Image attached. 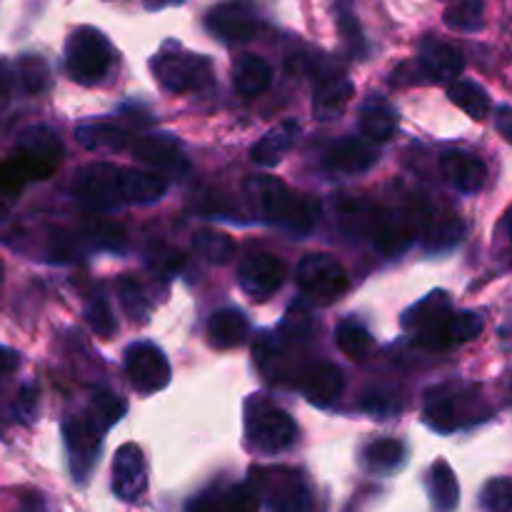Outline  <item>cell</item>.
<instances>
[{
  "label": "cell",
  "instance_id": "obj_14",
  "mask_svg": "<svg viewBox=\"0 0 512 512\" xmlns=\"http://www.w3.org/2000/svg\"><path fill=\"white\" fill-rule=\"evenodd\" d=\"M148 488V463L135 443H125L113 458V493L125 503H135Z\"/></svg>",
  "mask_w": 512,
  "mask_h": 512
},
{
  "label": "cell",
  "instance_id": "obj_31",
  "mask_svg": "<svg viewBox=\"0 0 512 512\" xmlns=\"http://www.w3.org/2000/svg\"><path fill=\"white\" fill-rule=\"evenodd\" d=\"M363 463L370 473L388 475L405 463V445L395 438H380L365 445Z\"/></svg>",
  "mask_w": 512,
  "mask_h": 512
},
{
  "label": "cell",
  "instance_id": "obj_32",
  "mask_svg": "<svg viewBox=\"0 0 512 512\" xmlns=\"http://www.w3.org/2000/svg\"><path fill=\"white\" fill-rule=\"evenodd\" d=\"M448 98L458 105L463 113H468L473 120L488 118L490 113V95L485 88H480L473 80H455L448 85Z\"/></svg>",
  "mask_w": 512,
  "mask_h": 512
},
{
  "label": "cell",
  "instance_id": "obj_44",
  "mask_svg": "<svg viewBox=\"0 0 512 512\" xmlns=\"http://www.w3.org/2000/svg\"><path fill=\"white\" fill-rule=\"evenodd\" d=\"M483 328H485L483 315L470 313V310H465V313H455L453 318H450V328H448L450 345L475 340L480 333H483Z\"/></svg>",
  "mask_w": 512,
  "mask_h": 512
},
{
  "label": "cell",
  "instance_id": "obj_24",
  "mask_svg": "<svg viewBox=\"0 0 512 512\" xmlns=\"http://www.w3.org/2000/svg\"><path fill=\"white\" fill-rule=\"evenodd\" d=\"M273 83V68L265 58L253 53H245L233 65V85L243 98H255L265 93Z\"/></svg>",
  "mask_w": 512,
  "mask_h": 512
},
{
  "label": "cell",
  "instance_id": "obj_34",
  "mask_svg": "<svg viewBox=\"0 0 512 512\" xmlns=\"http://www.w3.org/2000/svg\"><path fill=\"white\" fill-rule=\"evenodd\" d=\"M443 20L448 28L460 33H475L485 23V3L483 0H453L445 8Z\"/></svg>",
  "mask_w": 512,
  "mask_h": 512
},
{
  "label": "cell",
  "instance_id": "obj_52",
  "mask_svg": "<svg viewBox=\"0 0 512 512\" xmlns=\"http://www.w3.org/2000/svg\"><path fill=\"white\" fill-rule=\"evenodd\" d=\"M505 230H508V238L512 243V208L508 210V213H505Z\"/></svg>",
  "mask_w": 512,
  "mask_h": 512
},
{
  "label": "cell",
  "instance_id": "obj_29",
  "mask_svg": "<svg viewBox=\"0 0 512 512\" xmlns=\"http://www.w3.org/2000/svg\"><path fill=\"white\" fill-rule=\"evenodd\" d=\"M350 98H353V83L343 75H335V78L323 80L315 90L313 110L320 120H333L348 108Z\"/></svg>",
  "mask_w": 512,
  "mask_h": 512
},
{
  "label": "cell",
  "instance_id": "obj_11",
  "mask_svg": "<svg viewBox=\"0 0 512 512\" xmlns=\"http://www.w3.org/2000/svg\"><path fill=\"white\" fill-rule=\"evenodd\" d=\"M125 373L138 393H158L170 383V363L153 343H133L125 350Z\"/></svg>",
  "mask_w": 512,
  "mask_h": 512
},
{
  "label": "cell",
  "instance_id": "obj_30",
  "mask_svg": "<svg viewBox=\"0 0 512 512\" xmlns=\"http://www.w3.org/2000/svg\"><path fill=\"white\" fill-rule=\"evenodd\" d=\"M428 495L435 512H455V508H458L460 485H458V478H455L453 468H450L445 460H438V463L430 468Z\"/></svg>",
  "mask_w": 512,
  "mask_h": 512
},
{
  "label": "cell",
  "instance_id": "obj_33",
  "mask_svg": "<svg viewBox=\"0 0 512 512\" xmlns=\"http://www.w3.org/2000/svg\"><path fill=\"white\" fill-rule=\"evenodd\" d=\"M335 343L340 353L350 360H365L373 350V335L358 320H343L335 330Z\"/></svg>",
  "mask_w": 512,
  "mask_h": 512
},
{
  "label": "cell",
  "instance_id": "obj_47",
  "mask_svg": "<svg viewBox=\"0 0 512 512\" xmlns=\"http://www.w3.org/2000/svg\"><path fill=\"white\" fill-rule=\"evenodd\" d=\"M183 263H185L183 255L175 253V250L170 248H163V245L150 253V265H153L160 275H175L180 268H183Z\"/></svg>",
  "mask_w": 512,
  "mask_h": 512
},
{
  "label": "cell",
  "instance_id": "obj_35",
  "mask_svg": "<svg viewBox=\"0 0 512 512\" xmlns=\"http://www.w3.org/2000/svg\"><path fill=\"white\" fill-rule=\"evenodd\" d=\"M193 248L198 250L200 258L213 265L228 263L235 255L233 238L225 233H218V230H200V233H195Z\"/></svg>",
  "mask_w": 512,
  "mask_h": 512
},
{
  "label": "cell",
  "instance_id": "obj_22",
  "mask_svg": "<svg viewBox=\"0 0 512 512\" xmlns=\"http://www.w3.org/2000/svg\"><path fill=\"white\" fill-rule=\"evenodd\" d=\"M250 335V323L240 310L235 308H223L218 313L210 315L208 320V340L213 348L228 350L238 348L248 340Z\"/></svg>",
  "mask_w": 512,
  "mask_h": 512
},
{
  "label": "cell",
  "instance_id": "obj_17",
  "mask_svg": "<svg viewBox=\"0 0 512 512\" xmlns=\"http://www.w3.org/2000/svg\"><path fill=\"white\" fill-rule=\"evenodd\" d=\"M260 498L250 483L228 485V488H210L200 493L188 512H258Z\"/></svg>",
  "mask_w": 512,
  "mask_h": 512
},
{
  "label": "cell",
  "instance_id": "obj_49",
  "mask_svg": "<svg viewBox=\"0 0 512 512\" xmlns=\"http://www.w3.org/2000/svg\"><path fill=\"white\" fill-rule=\"evenodd\" d=\"M15 78H18V75H15L13 65L5 63V60H0V98H5V95L13 90Z\"/></svg>",
  "mask_w": 512,
  "mask_h": 512
},
{
  "label": "cell",
  "instance_id": "obj_5",
  "mask_svg": "<svg viewBox=\"0 0 512 512\" xmlns=\"http://www.w3.org/2000/svg\"><path fill=\"white\" fill-rule=\"evenodd\" d=\"M250 485L270 512H310L313 498L303 475L293 468H253Z\"/></svg>",
  "mask_w": 512,
  "mask_h": 512
},
{
  "label": "cell",
  "instance_id": "obj_13",
  "mask_svg": "<svg viewBox=\"0 0 512 512\" xmlns=\"http://www.w3.org/2000/svg\"><path fill=\"white\" fill-rule=\"evenodd\" d=\"M240 288L255 300H265L278 293L285 280V263L273 253H255L240 263Z\"/></svg>",
  "mask_w": 512,
  "mask_h": 512
},
{
  "label": "cell",
  "instance_id": "obj_3",
  "mask_svg": "<svg viewBox=\"0 0 512 512\" xmlns=\"http://www.w3.org/2000/svg\"><path fill=\"white\" fill-rule=\"evenodd\" d=\"M113 45L98 28H75L65 43V68L80 85H95L113 68Z\"/></svg>",
  "mask_w": 512,
  "mask_h": 512
},
{
  "label": "cell",
  "instance_id": "obj_48",
  "mask_svg": "<svg viewBox=\"0 0 512 512\" xmlns=\"http://www.w3.org/2000/svg\"><path fill=\"white\" fill-rule=\"evenodd\" d=\"M35 410H38V390L33 385H25V388H20L18 400H15V415L23 423H30L35 418Z\"/></svg>",
  "mask_w": 512,
  "mask_h": 512
},
{
  "label": "cell",
  "instance_id": "obj_15",
  "mask_svg": "<svg viewBox=\"0 0 512 512\" xmlns=\"http://www.w3.org/2000/svg\"><path fill=\"white\" fill-rule=\"evenodd\" d=\"M440 170L460 193H480L488 183V165L483 158L468 150H445L440 158Z\"/></svg>",
  "mask_w": 512,
  "mask_h": 512
},
{
  "label": "cell",
  "instance_id": "obj_6",
  "mask_svg": "<svg viewBox=\"0 0 512 512\" xmlns=\"http://www.w3.org/2000/svg\"><path fill=\"white\" fill-rule=\"evenodd\" d=\"M298 288L310 303L330 305L348 293L350 278L330 255H308L298 265Z\"/></svg>",
  "mask_w": 512,
  "mask_h": 512
},
{
  "label": "cell",
  "instance_id": "obj_27",
  "mask_svg": "<svg viewBox=\"0 0 512 512\" xmlns=\"http://www.w3.org/2000/svg\"><path fill=\"white\" fill-rule=\"evenodd\" d=\"M120 190H123V203H155L168 190V178H163L160 173L123 168Z\"/></svg>",
  "mask_w": 512,
  "mask_h": 512
},
{
  "label": "cell",
  "instance_id": "obj_21",
  "mask_svg": "<svg viewBox=\"0 0 512 512\" xmlns=\"http://www.w3.org/2000/svg\"><path fill=\"white\" fill-rule=\"evenodd\" d=\"M375 163H378V153L358 138L340 140V143L330 145V150L325 153V165L330 170H340V173H365Z\"/></svg>",
  "mask_w": 512,
  "mask_h": 512
},
{
  "label": "cell",
  "instance_id": "obj_39",
  "mask_svg": "<svg viewBox=\"0 0 512 512\" xmlns=\"http://www.w3.org/2000/svg\"><path fill=\"white\" fill-rule=\"evenodd\" d=\"M375 213L370 210V205L365 200L345 198L340 200V223L350 233H370L373 230Z\"/></svg>",
  "mask_w": 512,
  "mask_h": 512
},
{
  "label": "cell",
  "instance_id": "obj_28",
  "mask_svg": "<svg viewBox=\"0 0 512 512\" xmlns=\"http://www.w3.org/2000/svg\"><path fill=\"white\" fill-rule=\"evenodd\" d=\"M75 138L93 153H115V150L128 148V143L133 140L123 128L113 123H80L75 128Z\"/></svg>",
  "mask_w": 512,
  "mask_h": 512
},
{
  "label": "cell",
  "instance_id": "obj_25",
  "mask_svg": "<svg viewBox=\"0 0 512 512\" xmlns=\"http://www.w3.org/2000/svg\"><path fill=\"white\" fill-rule=\"evenodd\" d=\"M423 418L435 433H453V430H458L463 425L458 393H450L448 388L430 390L428 398H425Z\"/></svg>",
  "mask_w": 512,
  "mask_h": 512
},
{
  "label": "cell",
  "instance_id": "obj_4",
  "mask_svg": "<svg viewBox=\"0 0 512 512\" xmlns=\"http://www.w3.org/2000/svg\"><path fill=\"white\" fill-rule=\"evenodd\" d=\"M155 80L163 85L168 93H190V90H203L213 83V65L205 55L188 53L183 45L165 43L153 63Z\"/></svg>",
  "mask_w": 512,
  "mask_h": 512
},
{
  "label": "cell",
  "instance_id": "obj_53",
  "mask_svg": "<svg viewBox=\"0 0 512 512\" xmlns=\"http://www.w3.org/2000/svg\"><path fill=\"white\" fill-rule=\"evenodd\" d=\"M3 275H5V268H3V263H0V283H3Z\"/></svg>",
  "mask_w": 512,
  "mask_h": 512
},
{
  "label": "cell",
  "instance_id": "obj_37",
  "mask_svg": "<svg viewBox=\"0 0 512 512\" xmlns=\"http://www.w3.org/2000/svg\"><path fill=\"white\" fill-rule=\"evenodd\" d=\"M125 410H128L125 400H120L118 395L110 393V390H98V393H93V398H90L88 413L93 415L95 423H98L100 428L108 430L123 420Z\"/></svg>",
  "mask_w": 512,
  "mask_h": 512
},
{
  "label": "cell",
  "instance_id": "obj_8",
  "mask_svg": "<svg viewBox=\"0 0 512 512\" xmlns=\"http://www.w3.org/2000/svg\"><path fill=\"white\" fill-rule=\"evenodd\" d=\"M453 315L455 313L448 293L438 290V293H430L428 298L420 300L418 305H413L403 315V328L413 333L428 348H448V328Z\"/></svg>",
  "mask_w": 512,
  "mask_h": 512
},
{
  "label": "cell",
  "instance_id": "obj_7",
  "mask_svg": "<svg viewBox=\"0 0 512 512\" xmlns=\"http://www.w3.org/2000/svg\"><path fill=\"white\" fill-rule=\"evenodd\" d=\"M103 433L105 430L95 423L90 413L70 415V418L63 420V440L65 448H68L70 473H73L75 483H85L93 473L95 463H98Z\"/></svg>",
  "mask_w": 512,
  "mask_h": 512
},
{
  "label": "cell",
  "instance_id": "obj_19",
  "mask_svg": "<svg viewBox=\"0 0 512 512\" xmlns=\"http://www.w3.org/2000/svg\"><path fill=\"white\" fill-rule=\"evenodd\" d=\"M130 150L143 163L155 165L160 170H185L188 160H185L180 143L170 135H143L130 143Z\"/></svg>",
  "mask_w": 512,
  "mask_h": 512
},
{
  "label": "cell",
  "instance_id": "obj_40",
  "mask_svg": "<svg viewBox=\"0 0 512 512\" xmlns=\"http://www.w3.org/2000/svg\"><path fill=\"white\" fill-rule=\"evenodd\" d=\"M465 233V225L460 218H448V220H438L428 228L425 233V248L428 250H448L453 245L460 243Z\"/></svg>",
  "mask_w": 512,
  "mask_h": 512
},
{
  "label": "cell",
  "instance_id": "obj_38",
  "mask_svg": "<svg viewBox=\"0 0 512 512\" xmlns=\"http://www.w3.org/2000/svg\"><path fill=\"white\" fill-rule=\"evenodd\" d=\"M360 408L365 410L373 418H393L403 410V400L395 390H385V388H370L363 393V400H360Z\"/></svg>",
  "mask_w": 512,
  "mask_h": 512
},
{
  "label": "cell",
  "instance_id": "obj_26",
  "mask_svg": "<svg viewBox=\"0 0 512 512\" xmlns=\"http://www.w3.org/2000/svg\"><path fill=\"white\" fill-rule=\"evenodd\" d=\"M395 128H398V113L393 105L383 98H370L360 110V130L373 143H385L393 138Z\"/></svg>",
  "mask_w": 512,
  "mask_h": 512
},
{
  "label": "cell",
  "instance_id": "obj_43",
  "mask_svg": "<svg viewBox=\"0 0 512 512\" xmlns=\"http://www.w3.org/2000/svg\"><path fill=\"white\" fill-rule=\"evenodd\" d=\"M18 80L28 93H43L50 83L48 65L40 58H35V55H28V58L18 63Z\"/></svg>",
  "mask_w": 512,
  "mask_h": 512
},
{
  "label": "cell",
  "instance_id": "obj_16",
  "mask_svg": "<svg viewBox=\"0 0 512 512\" xmlns=\"http://www.w3.org/2000/svg\"><path fill=\"white\" fill-rule=\"evenodd\" d=\"M418 68L428 80H438V83L453 80L455 83L458 75L463 73L465 58L455 45L438 38H425L423 43H420Z\"/></svg>",
  "mask_w": 512,
  "mask_h": 512
},
{
  "label": "cell",
  "instance_id": "obj_10",
  "mask_svg": "<svg viewBox=\"0 0 512 512\" xmlns=\"http://www.w3.org/2000/svg\"><path fill=\"white\" fill-rule=\"evenodd\" d=\"M63 155V145H60L58 135L45 125H33L20 135L18 143V173L28 175V178H48L60 163Z\"/></svg>",
  "mask_w": 512,
  "mask_h": 512
},
{
  "label": "cell",
  "instance_id": "obj_9",
  "mask_svg": "<svg viewBox=\"0 0 512 512\" xmlns=\"http://www.w3.org/2000/svg\"><path fill=\"white\" fill-rule=\"evenodd\" d=\"M205 28L223 43H248L260 30L258 8L253 0H223L205 15Z\"/></svg>",
  "mask_w": 512,
  "mask_h": 512
},
{
  "label": "cell",
  "instance_id": "obj_51",
  "mask_svg": "<svg viewBox=\"0 0 512 512\" xmlns=\"http://www.w3.org/2000/svg\"><path fill=\"white\" fill-rule=\"evenodd\" d=\"M498 130L503 133V138L512 145V108L498 110Z\"/></svg>",
  "mask_w": 512,
  "mask_h": 512
},
{
  "label": "cell",
  "instance_id": "obj_45",
  "mask_svg": "<svg viewBox=\"0 0 512 512\" xmlns=\"http://www.w3.org/2000/svg\"><path fill=\"white\" fill-rule=\"evenodd\" d=\"M313 333V318L305 308H290L285 315L283 325H280V338L285 343H305Z\"/></svg>",
  "mask_w": 512,
  "mask_h": 512
},
{
  "label": "cell",
  "instance_id": "obj_2",
  "mask_svg": "<svg viewBox=\"0 0 512 512\" xmlns=\"http://www.w3.org/2000/svg\"><path fill=\"white\" fill-rule=\"evenodd\" d=\"M298 438L295 420L283 408L263 395H253L245 403V440L255 453L278 455L288 450Z\"/></svg>",
  "mask_w": 512,
  "mask_h": 512
},
{
  "label": "cell",
  "instance_id": "obj_42",
  "mask_svg": "<svg viewBox=\"0 0 512 512\" xmlns=\"http://www.w3.org/2000/svg\"><path fill=\"white\" fill-rule=\"evenodd\" d=\"M85 323H88L90 330H93L95 335H100V338H113L115 330H118L113 310H110L105 298L90 300L88 308H85Z\"/></svg>",
  "mask_w": 512,
  "mask_h": 512
},
{
  "label": "cell",
  "instance_id": "obj_1",
  "mask_svg": "<svg viewBox=\"0 0 512 512\" xmlns=\"http://www.w3.org/2000/svg\"><path fill=\"white\" fill-rule=\"evenodd\" d=\"M245 190H248V200L253 203L255 213L263 220H268V223L288 230V233L308 235L318 225V200L293 193L283 180L268 178V175H263V178H250Z\"/></svg>",
  "mask_w": 512,
  "mask_h": 512
},
{
  "label": "cell",
  "instance_id": "obj_41",
  "mask_svg": "<svg viewBox=\"0 0 512 512\" xmlns=\"http://www.w3.org/2000/svg\"><path fill=\"white\" fill-rule=\"evenodd\" d=\"M485 512H512V478H493L480 493Z\"/></svg>",
  "mask_w": 512,
  "mask_h": 512
},
{
  "label": "cell",
  "instance_id": "obj_50",
  "mask_svg": "<svg viewBox=\"0 0 512 512\" xmlns=\"http://www.w3.org/2000/svg\"><path fill=\"white\" fill-rule=\"evenodd\" d=\"M18 365H20L18 353H13V350H8V348H0V375L13 373Z\"/></svg>",
  "mask_w": 512,
  "mask_h": 512
},
{
  "label": "cell",
  "instance_id": "obj_20",
  "mask_svg": "<svg viewBox=\"0 0 512 512\" xmlns=\"http://www.w3.org/2000/svg\"><path fill=\"white\" fill-rule=\"evenodd\" d=\"M298 135L300 125L295 120H285V123L275 125L250 148V160L260 168H275L283 160V155L290 153V148L298 143Z\"/></svg>",
  "mask_w": 512,
  "mask_h": 512
},
{
  "label": "cell",
  "instance_id": "obj_23",
  "mask_svg": "<svg viewBox=\"0 0 512 512\" xmlns=\"http://www.w3.org/2000/svg\"><path fill=\"white\" fill-rule=\"evenodd\" d=\"M343 393V373L330 363H318L303 378V395L310 405L328 408Z\"/></svg>",
  "mask_w": 512,
  "mask_h": 512
},
{
  "label": "cell",
  "instance_id": "obj_46",
  "mask_svg": "<svg viewBox=\"0 0 512 512\" xmlns=\"http://www.w3.org/2000/svg\"><path fill=\"white\" fill-rule=\"evenodd\" d=\"M118 295H120V303H123V308L128 310L130 318H133V320L148 318V313H150L148 300L143 298V290H140V285L135 283V280H130V278L120 280Z\"/></svg>",
  "mask_w": 512,
  "mask_h": 512
},
{
  "label": "cell",
  "instance_id": "obj_36",
  "mask_svg": "<svg viewBox=\"0 0 512 512\" xmlns=\"http://www.w3.org/2000/svg\"><path fill=\"white\" fill-rule=\"evenodd\" d=\"M335 18H338V30L343 35V40L348 43L350 53L353 55H365L368 43L363 38V28H360V20L355 15L353 0H338L335 3Z\"/></svg>",
  "mask_w": 512,
  "mask_h": 512
},
{
  "label": "cell",
  "instance_id": "obj_18",
  "mask_svg": "<svg viewBox=\"0 0 512 512\" xmlns=\"http://www.w3.org/2000/svg\"><path fill=\"white\" fill-rule=\"evenodd\" d=\"M370 233H373V240L380 253L398 255L403 250H408V245L415 240V225L408 213L383 210V213H375L373 230Z\"/></svg>",
  "mask_w": 512,
  "mask_h": 512
},
{
  "label": "cell",
  "instance_id": "obj_12",
  "mask_svg": "<svg viewBox=\"0 0 512 512\" xmlns=\"http://www.w3.org/2000/svg\"><path fill=\"white\" fill-rule=\"evenodd\" d=\"M120 178H123V168H115L110 163H93L78 170L75 193L95 208H113V205L123 203Z\"/></svg>",
  "mask_w": 512,
  "mask_h": 512
}]
</instances>
